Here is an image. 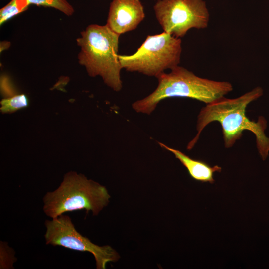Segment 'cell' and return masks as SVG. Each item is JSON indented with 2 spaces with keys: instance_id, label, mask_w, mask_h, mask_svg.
Returning a JSON list of instances; mask_svg holds the SVG:
<instances>
[{
  "instance_id": "obj_2",
  "label": "cell",
  "mask_w": 269,
  "mask_h": 269,
  "mask_svg": "<svg viewBox=\"0 0 269 269\" xmlns=\"http://www.w3.org/2000/svg\"><path fill=\"white\" fill-rule=\"evenodd\" d=\"M157 78L158 85L155 90L132 104L133 109L137 113L150 115L160 101L171 97L189 98L207 104L233 90L230 82L201 78L179 65Z\"/></svg>"
},
{
  "instance_id": "obj_13",
  "label": "cell",
  "mask_w": 269,
  "mask_h": 269,
  "mask_svg": "<svg viewBox=\"0 0 269 269\" xmlns=\"http://www.w3.org/2000/svg\"><path fill=\"white\" fill-rule=\"evenodd\" d=\"M17 261L13 249L7 243L0 242V269H13V264Z\"/></svg>"
},
{
  "instance_id": "obj_9",
  "label": "cell",
  "mask_w": 269,
  "mask_h": 269,
  "mask_svg": "<svg viewBox=\"0 0 269 269\" xmlns=\"http://www.w3.org/2000/svg\"><path fill=\"white\" fill-rule=\"evenodd\" d=\"M158 143L161 147L172 153L187 169L190 176L195 180L213 183L214 173L221 171V167L218 165L211 167L206 162L192 159L177 149L171 148L161 142Z\"/></svg>"
},
{
  "instance_id": "obj_15",
  "label": "cell",
  "mask_w": 269,
  "mask_h": 269,
  "mask_svg": "<svg viewBox=\"0 0 269 269\" xmlns=\"http://www.w3.org/2000/svg\"><path fill=\"white\" fill-rule=\"evenodd\" d=\"M10 46V43L9 41H2L0 42V52L7 49Z\"/></svg>"
},
{
  "instance_id": "obj_12",
  "label": "cell",
  "mask_w": 269,
  "mask_h": 269,
  "mask_svg": "<svg viewBox=\"0 0 269 269\" xmlns=\"http://www.w3.org/2000/svg\"><path fill=\"white\" fill-rule=\"evenodd\" d=\"M29 5L34 4L54 8L66 15L70 16L74 13L73 7L66 0H28Z\"/></svg>"
},
{
  "instance_id": "obj_7",
  "label": "cell",
  "mask_w": 269,
  "mask_h": 269,
  "mask_svg": "<svg viewBox=\"0 0 269 269\" xmlns=\"http://www.w3.org/2000/svg\"><path fill=\"white\" fill-rule=\"evenodd\" d=\"M44 224L46 245L89 252L94 257L97 269H105L108 262H115L120 259L118 253L110 246H98L81 234L68 215L63 214L46 220Z\"/></svg>"
},
{
  "instance_id": "obj_3",
  "label": "cell",
  "mask_w": 269,
  "mask_h": 269,
  "mask_svg": "<svg viewBox=\"0 0 269 269\" xmlns=\"http://www.w3.org/2000/svg\"><path fill=\"white\" fill-rule=\"evenodd\" d=\"M120 36L106 25L91 24L76 39L80 49L78 63L85 67L89 76H100L116 92L123 87L120 74L122 67L118 54Z\"/></svg>"
},
{
  "instance_id": "obj_5",
  "label": "cell",
  "mask_w": 269,
  "mask_h": 269,
  "mask_svg": "<svg viewBox=\"0 0 269 269\" xmlns=\"http://www.w3.org/2000/svg\"><path fill=\"white\" fill-rule=\"evenodd\" d=\"M181 38L163 32L148 35L133 54L119 55L122 69L157 78L167 69L179 65L182 52Z\"/></svg>"
},
{
  "instance_id": "obj_1",
  "label": "cell",
  "mask_w": 269,
  "mask_h": 269,
  "mask_svg": "<svg viewBox=\"0 0 269 269\" xmlns=\"http://www.w3.org/2000/svg\"><path fill=\"white\" fill-rule=\"evenodd\" d=\"M260 87H257L234 99L222 97L201 109L197 118L196 136L188 143L187 149H192L198 141L200 134L209 123L218 122L221 126L225 146L232 147L240 139L245 130L252 132L256 138L257 147L263 160L269 152V137L265 134L267 121L259 117L257 122L250 120L246 114V108L251 102L263 95Z\"/></svg>"
},
{
  "instance_id": "obj_4",
  "label": "cell",
  "mask_w": 269,
  "mask_h": 269,
  "mask_svg": "<svg viewBox=\"0 0 269 269\" xmlns=\"http://www.w3.org/2000/svg\"><path fill=\"white\" fill-rule=\"evenodd\" d=\"M110 197L105 186L82 174L69 171L56 189L44 196L43 210L51 219L83 209L96 216L108 205Z\"/></svg>"
},
{
  "instance_id": "obj_11",
  "label": "cell",
  "mask_w": 269,
  "mask_h": 269,
  "mask_svg": "<svg viewBox=\"0 0 269 269\" xmlns=\"http://www.w3.org/2000/svg\"><path fill=\"white\" fill-rule=\"evenodd\" d=\"M28 104L29 100L27 96L20 93L13 97L3 98L0 101V111L3 113H13L26 107Z\"/></svg>"
},
{
  "instance_id": "obj_10",
  "label": "cell",
  "mask_w": 269,
  "mask_h": 269,
  "mask_svg": "<svg viewBox=\"0 0 269 269\" xmlns=\"http://www.w3.org/2000/svg\"><path fill=\"white\" fill-rule=\"evenodd\" d=\"M29 5L28 0H11L0 9V25L15 15L26 10Z\"/></svg>"
},
{
  "instance_id": "obj_14",
  "label": "cell",
  "mask_w": 269,
  "mask_h": 269,
  "mask_svg": "<svg viewBox=\"0 0 269 269\" xmlns=\"http://www.w3.org/2000/svg\"><path fill=\"white\" fill-rule=\"evenodd\" d=\"M0 89L3 98L13 97L20 94L14 86L10 76L6 74L1 75Z\"/></svg>"
},
{
  "instance_id": "obj_8",
  "label": "cell",
  "mask_w": 269,
  "mask_h": 269,
  "mask_svg": "<svg viewBox=\"0 0 269 269\" xmlns=\"http://www.w3.org/2000/svg\"><path fill=\"white\" fill-rule=\"evenodd\" d=\"M144 18V8L139 0H113L106 25L121 35L135 30Z\"/></svg>"
},
{
  "instance_id": "obj_6",
  "label": "cell",
  "mask_w": 269,
  "mask_h": 269,
  "mask_svg": "<svg viewBox=\"0 0 269 269\" xmlns=\"http://www.w3.org/2000/svg\"><path fill=\"white\" fill-rule=\"evenodd\" d=\"M153 9L164 32L183 37L191 29L207 27L209 13L203 0H158Z\"/></svg>"
}]
</instances>
